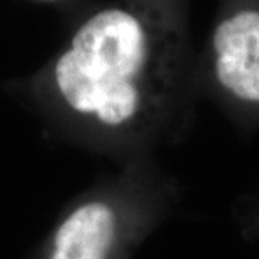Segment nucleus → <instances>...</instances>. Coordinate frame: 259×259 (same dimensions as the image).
Returning <instances> with one entry per match:
<instances>
[{"instance_id": "f03ea898", "label": "nucleus", "mask_w": 259, "mask_h": 259, "mask_svg": "<svg viewBox=\"0 0 259 259\" xmlns=\"http://www.w3.org/2000/svg\"><path fill=\"white\" fill-rule=\"evenodd\" d=\"M212 69L229 97L259 107V6L236 8L218 22L212 33Z\"/></svg>"}, {"instance_id": "7ed1b4c3", "label": "nucleus", "mask_w": 259, "mask_h": 259, "mask_svg": "<svg viewBox=\"0 0 259 259\" xmlns=\"http://www.w3.org/2000/svg\"><path fill=\"white\" fill-rule=\"evenodd\" d=\"M118 232V214L105 200L79 204L59 225L51 259H107Z\"/></svg>"}, {"instance_id": "f257e3e1", "label": "nucleus", "mask_w": 259, "mask_h": 259, "mask_svg": "<svg viewBox=\"0 0 259 259\" xmlns=\"http://www.w3.org/2000/svg\"><path fill=\"white\" fill-rule=\"evenodd\" d=\"M148 6L94 12L56 59L59 98L78 118L107 131L139 127L171 79L173 39Z\"/></svg>"}]
</instances>
